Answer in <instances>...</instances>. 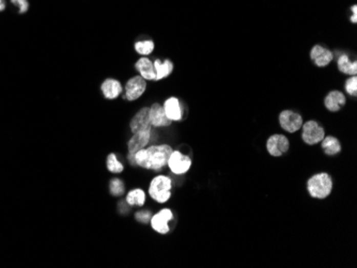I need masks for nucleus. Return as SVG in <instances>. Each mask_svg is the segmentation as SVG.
<instances>
[{
    "label": "nucleus",
    "mask_w": 357,
    "mask_h": 268,
    "mask_svg": "<svg viewBox=\"0 0 357 268\" xmlns=\"http://www.w3.org/2000/svg\"><path fill=\"white\" fill-rule=\"evenodd\" d=\"M172 151L174 150L168 144H153L149 148L139 150L132 156L128 155V160L134 166H139L153 171H161L167 166Z\"/></svg>",
    "instance_id": "nucleus-1"
},
{
    "label": "nucleus",
    "mask_w": 357,
    "mask_h": 268,
    "mask_svg": "<svg viewBox=\"0 0 357 268\" xmlns=\"http://www.w3.org/2000/svg\"><path fill=\"white\" fill-rule=\"evenodd\" d=\"M307 189L312 198L325 199L333 190V180L325 172L314 174L307 182Z\"/></svg>",
    "instance_id": "nucleus-2"
},
{
    "label": "nucleus",
    "mask_w": 357,
    "mask_h": 268,
    "mask_svg": "<svg viewBox=\"0 0 357 268\" xmlns=\"http://www.w3.org/2000/svg\"><path fill=\"white\" fill-rule=\"evenodd\" d=\"M172 181L166 175L155 176L149 186L150 197L157 203H166L171 197Z\"/></svg>",
    "instance_id": "nucleus-3"
},
{
    "label": "nucleus",
    "mask_w": 357,
    "mask_h": 268,
    "mask_svg": "<svg viewBox=\"0 0 357 268\" xmlns=\"http://www.w3.org/2000/svg\"><path fill=\"white\" fill-rule=\"evenodd\" d=\"M302 138L305 143L309 145H314L321 142L325 137V130L322 126H320L317 121H307L302 125Z\"/></svg>",
    "instance_id": "nucleus-4"
},
{
    "label": "nucleus",
    "mask_w": 357,
    "mask_h": 268,
    "mask_svg": "<svg viewBox=\"0 0 357 268\" xmlns=\"http://www.w3.org/2000/svg\"><path fill=\"white\" fill-rule=\"evenodd\" d=\"M167 166L172 173L180 175L188 172V170L192 167V160L188 155L183 154L180 151H172L171 155L169 156Z\"/></svg>",
    "instance_id": "nucleus-5"
},
{
    "label": "nucleus",
    "mask_w": 357,
    "mask_h": 268,
    "mask_svg": "<svg viewBox=\"0 0 357 268\" xmlns=\"http://www.w3.org/2000/svg\"><path fill=\"white\" fill-rule=\"evenodd\" d=\"M172 219H174V213L169 209H164L151 217L150 224L155 232L159 234H167L170 231L168 222Z\"/></svg>",
    "instance_id": "nucleus-6"
},
{
    "label": "nucleus",
    "mask_w": 357,
    "mask_h": 268,
    "mask_svg": "<svg viewBox=\"0 0 357 268\" xmlns=\"http://www.w3.org/2000/svg\"><path fill=\"white\" fill-rule=\"evenodd\" d=\"M279 124L288 132H295L302 128L303 118L292 110H285L279 115Z\"/></svg>",
    "instance_id": "nucleus-7"
},
{
    "label": "nucleus",
    "mask_w": 357,
    "mask_h": 268,
    "mask_svg": "<svg viewBox=\"0 0 357 268\" xmlns=\"http://www.w3.org/2000/svg\"><path fill=\"white\" fill-rule=\"evenodd\" d=\"M130 127L133 133L140 132V131H146L152 130V124L150 122L149 117V108L144 107L141 108L140 110L133 117L130 123Z\"/></svg>",
    "instance_id": "nucleus-8"
},
{
    "label": "nucleus",
    "mask_w": 357,
    "mask_h": 268,
    "mask_svg": "<svg viewBox=\"0 0 357 268\" xmlns=\"http://www.w3.org/2000/svg\"><path fill=\"white\" fill-rule=\"evenodd\" d=\"M146 80L140 75L132 77L125 84V97L129 101H136L144 93Z\"/></svg>",
    "instance_id": "nucleus-9"
},
{
    "label": "nucleus",
    "mask_w": 357,
    "mask_h": 268,
    "mask_svg": "<svg viewBox=\"0 0 357 268\" xmlns=\"http://www.w3.org/2000/svg\"><path fill=\"white\" fill-rule=\"evenodd\" d=\"M267 152L275 157L284 155L290 149V142L288 138L284 135H273L270 136L266 142Z\"/></svg>",
    "instance_id": "nucleus-10"
},
{
    "label": "nucleus",
    "mask_w": 357,
    "mask_h": 268,
    "mask_svg": "<svg viewBox=\"0 0 357 268\" xmlns=\"http://www.w3.org/2000/svg\"><path fill=\"white\" fill-rule=\"evenodd\" d=\"M153 136V130H146L133 133V137L130 139L128 143L129 155H134L141 149H144L148 144L150 143Z\"/></svg>",
    "instance_id": "nucleus-11"
},
{
    "label": "nucleus",
    "mask_w": 357,
    "mask_h": 268,
    "mask_svg": "<svg viewBox=\"0 0 357 268\" xmlns=\"http://www.w3.org/2000/svg\"><path fill=\"white\" fill-rule=\"evenodd\" d=\"M149 117L151 124L154 127H166L171 125L172 121L168 119V117L165 114L164 107L158 103H154L149 108Z\"/></svg>",
    "instance_id": "nucleus-12"
},
{
    "label": "nucleus",
    "mask_w": 357,
    "mask_h": 268,
    "mask_svg": "<svg viewBox=\"0 0 357 268\" xmlns=\"http://www.w3.org/2000/svg\"><path fill=\"white\" fill-rule=\"evenodd\" d=\"M310 58L312 59L316 65L320 68H324L333 61L334 55L329 50H327V48L321 45H316L312 47L310 52Z\"/></svg>",
    "instance_id": "nucleus-13"
},
{
    "label": "nucleus",
    "mask_w": 357,
    "mask_h": 268,
    "mask_svg": "<svg viewBox=\"0 0 357 268\" xmlns=\"http://www.w3.org/2000/svg\"><path fill=\"white\" fill-rule=\"evenodd\" d=\"M101 90L107 100H115L121 95L123 87L119 80L114 78H107L103 81Z\"/></svg>",
    "instance_id": "nucleus-14"
},
{
    "label": "nucleus",
    "mask_w": 357,
    "mask_h": 268,
    "mask_svg": "<svg viewBox=\"0 0 357 268\" xmlns=\"http://www.w3.org/2000/svg\"><path fill=\"white\" fill-rule=\"evenodd\" d=\"M164 110L166 116L171 121H181L183 118V110L180 101L177 97H169L164 103Z\"/></svg>",
    "instance_id": "nucleus-15"
},
{
    "label": "nucleus",
    "mask_w": 357,
    "mask_h": 268,
    "mask_svg": "<svg viewBox=\"0 0 357 268\" xmlns=\"http://www.w3.org/2000/svg\"><path fill=\"white\" fill-rule=\"evenodd\" d=\"M136 70L139 72L140 76L145 79V80H156V72H155V68H154V63L152 61L146 58V57H142L140 58L136 64Z\"/></svg>",
    "instance_id": "nucleus-16"
},
{
    "label": "nucleus",
    "mask_w": 357,
    "mask_h": 268,
    "mask_svg": "<svg viewBox=\"0 0 357 268\" xmlns=\"http://www.w3.org/2000/svg\"><path fill=\"white\" fill-rule=\"evenodd\" d=\"M324 104L329 111L336 113L346 104V96L340 91H331L325 97Z\"/></svg>",
    "instance_id": "nucleus-17"
},
{
    "label": "nucleus",
    "mask_w": 357,
    "mask_h": 268,
    "mask_svg": "<svg viewBox=\"0 0 357 268\" xmlns=\"http://www.w3.org/2000/svg\"><path fill=\"white\" fill-rule=\"evenodd\" d=\"M154 68L156 72V80H162L168 77L172 71H174V63L170 60H159L156 59L154 61Z\"/></svg>",
    "instance_id": "nucleus-18"
},
{
    "label": "nucleus",
    "mask_w": 357,
    "mask_h": 268,
    "mask_svg": "<svg viewBox=\"0 0 357 268\" xmlns=\"http://www.w3.org/2000/svg\"><path fill=\"white\" fill-rule=\"evenodd\" d=\"M321 142H322V145H321L322 150L324 151L326 155L333 156L341 152V144L339 140L333 136L324 137Z\"/></svg>",
    "instance_id": "nucleus-19"
},
{
    "label": "nucleus",
    "mask_w": 357,
    "mask_h": 268,
    "mask_svg": "<svg viewBox=\"0 0 357 268\" xmlns=\"http://www.w3.org/2000/svg\"><path fill=\"white\" fill-rule=\"evenodd\" d=\"M338 69L348 75H355L357 73V62L351 61L347 55H341L338 59Z\"/></svg>",
    "instance_id": "nucleus-20"
},
{
    "label": "nucleus",
    "mask_w": 357,
    "mask_h": 268,
    "mask_svg": "<svg viewBox=\"0 0 357 268\" xmlns=\"http://www.w3.org/2000/svg\"><path fill=\"white\" fill-rule=\"evenodd\" d=\"M145 199V192L140 188H135L127 194V203L131 206H143Z\"/></svg>",
    "instance_id": "nucleus-21"
},
{
    "label": "nucleus",
    "mask_w": 357,
    "mask_h": 268,
    "mask_svg": "<svg viewBox=\"0 0 357 268\" xmlns=\"http://www.w3.org/2000/svg\"><path fill=\"white\" fill-rule=\"evenodd\" d=\"M106 166L109 172L112 173H121L123 171V167L122 163L117 158V155L112 153L107 156V161H106Z\"/></svg>",
    "instance_id": "nucleus-22"
},
{
    "label": "nucleus",
    "mask_w": 357,
    "mask_h": 268,
    "mask_svg": "<svg viewBox=\"0 0 357 268\" xmlns=\"http://www.w3.org/2000/svg\"><path fill=\"white\" fill-rule=\"evenodd\" d=\"M154 42L151 40H144V41H138L135 43V51L137 54L141 56H148L150 55L154 51Z\"/></svg>",
    "instance_id": "nucleus-23"
},
{
    "label": "nucleus",
    "mask_w": 357,
    "mask_h": 268,
    "mask_svg": "<svg viewBox=\"0 0 357 268\" xmlns=\"http://www.w3.org/2000/svg\"><path fill=\"white\" fill-rule=\"evenodd\" d=\"M109 191L114 197H121L125 191V187L120 178H113L109 183Z\"/></svg>",
    "instance_id": "nucleus-24"
},
{
    "label": "nucleus",
    "mask_w": 357,
    "mask_h": 268,
    "mask_svg": "<svg viewBox=\"0 0 357 268\" xmlns=\"http://www.w3.org/2000/svg\"><path fill=\"white\" fill-rule=\"evenodd\" d=\"M346 90L350 95L356 96L357 94V77L356 76H352L351 78H349L346 81Z\"/></svg>",
    "instance_id": "nucleus-25"
},
{
    "label": "nucleus",
    "mask_w": 357,
    "mask_h": 268,
    "mask_svg": "<svg viewBox=\"0 0 357 268\" xmlns=\"http://www.w3.org/2000/svg\"><path fill=\"white\" fill-rule=\"evenodd\" d=\"M152 214L149 211H140L135 214V219L140 224H148L151 220Z\"/></svg>",
    "instance_id": "nucleus-26"
},
{
    "label": "nucleus",
    "mask_w": 357,
    "mask_h": 268,
    "mask_svg": "<svg viewBox=\"0 0 357 268\" xmlns=\"http://www.w3.org/2000/svg\"><path fill=\"white\" fill-rule=\"evenodd\" d=\"M11 3L13 4L14 6L18 7L19 9V13L23 14L25 12H27L29 9V3L28 0H11Z\"/></svg>",
    "instance_id": "nucleus-27"
},
{
    "label": "nucleus",
    "mask_w": 357,
    "mask_h": 268,
    "mask_svg": "<svg viewBox=\"0 0 357 268\" xmlns=\"http://www.w3.org/2000/svg\"><path fill=\"white\" fill-rule=\"evenodd\" d=\"M352 12H353V16L351 17V20L353 23H356L357 21V7L356 6L352 7Z\"/></svg>",
    "instance_id": "nucleus-28"
},
{
    "label": "nucleus",
    "mask_w": 357,
    "mask_h": 268,
    "mask_svg": "<svg viewBox=\"0 0 357 268\" xmlns=\"http://www.w3.org/2000/svg\"><path fill=\"white\" fill-rule=\"evenodd\" d=\"M6 9V3L5 0H0V12L4 11Z\"/></svg>",
    "instance_id": "nucleus-29"
}]
</instances>
